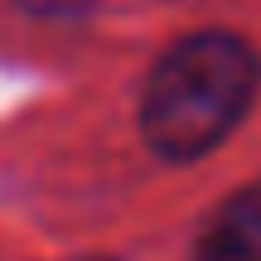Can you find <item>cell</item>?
Here are the masks:
<instances>
[{
  "label": "cell",
  "instance_id": "cell-3",
  "mask_svg": "<svg viewBox=\"0 0 261 261\" xmlns=\"http://www.w3.org/2000/svg\"><path fill=\"white\" fill-rule=\"evenodd\" d=\"M19 5H29V10H44V15H54V10H77L83 0H19Z\"/></svg>",
  "mask_w": 261,
  "mask_h": 261
},
{
  "label": "cell",
  "instance_id": "cell-1",
  "mask_svg": "<svg viewBox=\"0 0 261 261\" xmlns=\"http://www.w3.org/2000/svg\"><path fill=\"white\" fill-rule=\"evenodd\" d=\"M261 97V54L232 29H194L150 63L140 136L169 165L213 155Z\"/></svg>",
  "mask_w": 261,
  "mask_h": 261
},
{
  "label": "cell",
  "instance_id": "cell-2",
  "mask_svg": "<svg viewBox=\"0 0 261 261\" xmlns=\"http://www.w3.org/2000/svg\"><path fill=\"white\" fill-rule=\"evenodd\" d=\"M194 261H261V179L242 184L208 213L194 237Z\"/></svg>",
  "mask_w": 261,
  "mask_h": 261
}]
</instances>
